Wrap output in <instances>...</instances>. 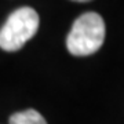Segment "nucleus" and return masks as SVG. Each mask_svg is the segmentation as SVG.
Returning a JSON list of instances; mask_svg holds the SVG:
<instances>
[{"instance_id": "obj_2", "label": "nucleus", "mask_w": 124, "mask_h": 124, "mask_svg": "<svg viewBox=\"0 0 124 124\" xmlns=\"http://www.w3.org/2000/svg\"><path fill=\"white\" fill-rule=\"evenodd\" d=\"M39 14L32 7H21L8 15L0 29V48L13 53L22 48L39 29Z\"/></svg>"}, {"instance_id": "obj_3", "label": "nucleus", "mask_w": 124, "mask_h": 124, "mask_svg": "<svg viewBox=\"0 0 124 124\" xmlns=\"http://www.w3.org/2000/svg\"><path fill=\"white\" fill-rule=\"evenodd\" d=\"M10 124H47L46 119L35 109H26L14 113L8 120Z\"/></svg>"}, {"instance_id": "obj_1", "label": "nucleus", "mask_w": 124, "mask_h": 124, "mask_svg": "<svg viewBox=\"0 0 124 124\" xmlns=\"http://www.w3.org/2000/svg\"><path fill=\"white\" fill-rule=\"evenodd\" d=\"M105 21L97 13H84L76 19L66 37L68 51L75 57L97 53L105 41Z\"/></svg>"}, {"instance_id": "obj_4", "label": "nucleus", "mask_w": 124, "mask_h": 124, "mask_svg": "<svg viewBox=\"0 0 124 124\" xmlns=\"http://www.w3.org/2000/svg\"><path fill=\"white\" fill-rule=\"evenodd\" d=\"M73 1H80V3H85V1H91V0H73Z\"/></svg>"}]
</instances>
